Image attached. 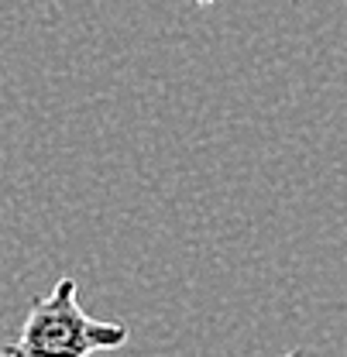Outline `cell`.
<instances>
[{
  "mask_svg": "<svg viewBox=\"0 0 347 357\" xmlns=\"http://www.w3.org/2000/svg\"><path fill=\"white\" fill-rule=\"evenodd\" d=\"M196 3H200V7H210V3H214V0H196Z\"/></svg>",
  "mask_w": 347,
  "mask_h": 357,
  "instance_id": "2",
  "label": "cell"
},
{
  "mask_svg": "<svg viewBox=\"0 0 347 357\" xmlns=\"http://www.w3.org/2000/svg\"><path fill=\"white\" fill-rule=\"evenodd\" d=\"M286 357H303V354H300V351H296V354H286Z\"/></svg>",
  "mask_w": 347,
  "mask_h": 357,
  "instance_id": "3",
  "label": "cell"
},
{
  "mask_svg": "<svg viewBox=\"0 0 347 357\" xmlns=\"http://www.w3.org/2000/svg\"><path fill=\"white\" fill-rule=\"evenodd\" d=\"M124 344L128 326L87 316L76 296V282L59 278L48 296L35 299L17 340L0 347V357H93Z\"/></svg>",
  "mask_w": 347,
  "mask_h": 357,
  "instance_id": "1",
  "label": "cell"
}]
</instances>
